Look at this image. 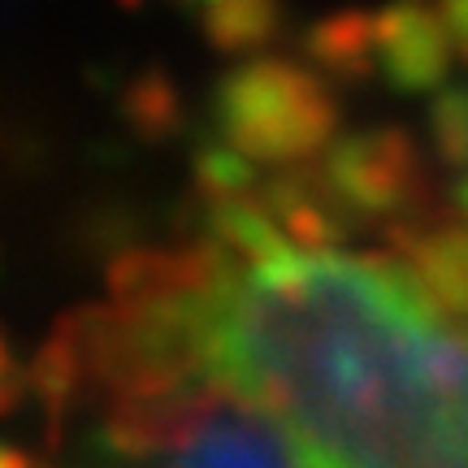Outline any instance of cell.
Segmentation results:
<instances>
[{"label": "cell", "instance_id": "1", "mask_svg": "<svg viewBox=\"0 0 468 468\" xmlns=\"http://www.w3.org/2000/svg\"><path fill=\"white\" fill-rule=\"evenodd\" d=\"M204 373L343 468H468V343L390 256L278 251L200 295Z\"/></svg>", "mask_w": 468, "mask_h": 468}, {"label": "cell", "instance_id": "2", "mask_svg": "<svg viewBox=\"0 0 468 468\" xmlns=\"http://www.w3.org/2000/svg\"><path fill=\"white\" fill-rule=\"evenodd\" d=\"M221 139L248 161L295 165L317 156L338 131V104L313 69L261 57L234 66L218 83Z\"/></svg>", "mask_w": 468, "mask_h": 468}, {"label": "cell", "instance_id": "3", "mask_svg": "<svg viewBox=\"0 0 468 468\" xmlns=\"http://www.w3.org/2000/svg\"><path fill=\"white\" fill-rule=\"evenodd\" d=\"M317 178L338 213L386 218V213H430L434 186L412 134L399 126H373L330 144Z\"/></svg>", "mask_w": 468, "mask_h": 468}, {"label": "cell", "instance_id": "4", "mask_svg": "<svg viewBox=\"0 0 468 468\" xmlns=\"http://www.w3.org/2000/svg\"><path fill=\"white\" fill-rule=\"evenodd\" d=\"M169 468H295V447L286 430L251 412H230L213 399L183 434L169 442Z\"/></svg>", "mask_w": 468, "mask_h": 468}, {"label": "cell", "instance_id": "5", "mask_svg": "<svg viewBox=\"0 0 468 468\" xmlns=\"http://www.w3.org/2000/svg\"><path fill=\"white\" fill-rule=\"evenodd\" d=\"M373 44L382 79L403 96H425L447 83L452 39L442 17L420 0H390L382 14H373Z\"/></svg>", "mask_w": 468, "mask_h": 468}, {"label": "cell", "instance_id": "6", "mask_svg": "<svg viewBox=\"0 0 468 468\" xmlns=\"http://www.w3.org/2000/svg\"><path fill=\"white\" fill-rule=\"evenodd\" d=\"M390 261L408 286L434 308L438 317L468 325V230L464 226H412L399 221L386 230Z\"/></svg>", "mask_w": 468, "mask_h": 468}, {"label": "cell", "instance_id": "7", "mask_svg": "<svg viewBox=\"0 0 468 468\" xmlns=\"http://www.w3.org/2000/svg\"><path fill=\"white\" fill-rule=\"evenodd\" d=\"M303 57L335 83L360 87L378 69V44H373V14L365 9H338L303 31Z\"/></svg>", "mask_w": 468, "mask_h": 468}, {"label": "cell", "instance_id": "8", "mask_svg": "<svg viewBox=\"0 0 468 468\" xmlns=\"http://www.w3.org/2000/svg\"><path fill=\"white\" fill-rule=\"evenodd\" d=\"M204 39L218 52H256L286 31L282 0H204L200 5Z\"/></svg>", "mask_w": 468, "mask_h": 468}, {"label": "cell", "instance_id": "9", "mask_svg": "<svg viewBox=\"0 0 468 468\" xmlns=\"http://www.w3.org/2000/svg\"><path fill=\"white\" fill-rule=\"evenodd\" d=\"M122 117L139 139L161 144L183 126V96L165 69H144L122 96Z\"/></svg>", "mask_w": 468, "mask_h": 468}, {"label": "cell", "instance_id": "10", "mask_svg": "<svg viewBox=\"0 0 468 468\" xmlns=\"http://www.w3.org/2000/svg\"><path fill=\"white\" fill-rule=\"evenodd\" d=\"M430 134L438 161L455 174L468 169V87H442L430 104Z\"/></svg>", "mask_w": 468, "mask_h": 468}, {"label": "cell", "instance_id": "11", "mask_svg": "<svg viewBox=\"0 0 468 468\" xmlns=\"http://www.w3.org/2000/svg\"><path fill=\"white\" fill-rule=\"evenodd\" d=\"M196 183H200L208 200H234V196H251L256 191V174H251L248 156L234 152L221 139V144H200V152H196Z\"/></svg>", "mask_w": 468, "mask_h": 468}, {"label": "cell", "instance_id": "12", "mask_svg": "<svg viewBox=\"0 0 468 468\" xmlns=\"http://www.w3.org/2000/svg\"><path fill=\"white\" fill-rule=\"evenodd\" d=\"M438 17L447 27L452 52L468 66V0H438Z\"/></svg>", "mask_w": 468, "mask_h": 468}, {"label": "cell", "instance_id": "13", "mask_svg": "<svg viewBox=\"0 0 468 468\" xmlns=\"http://www.w3.org/2000/svg\"><path fill=\"white\" fill-rule=\"evenodd\" d=\"M455 204H460V213L468 218V169H464V178H460V186H455Z\"/></svg>", "mask_w": 468, "mask_h": 468}, {"label": "cell", "instance_id": "14", "mask_svg": "<svg viewBox=\"0 0 468 468\" xmlns=\"http://www.w3.org/2000/svg\"><path fill=\"white\" fill-rule=\"evenodd\" d=\"M0 468H27V464H22V455H17V452L0 447Z\"/></svg>", "mask_w": 468, "mask_h": 468}, {"label": "cell", "instance_id": "15", "mask_svg": "<svg viewBox=\"0 0 468 468\" xmlns=\"http://www.w3.org/2000/svg\"><path fill=\"white\" fill-rule=\"evenodd\" d=\"M174 5H204V0H174Z\"/></svg>", "mask_w": 468, "mask_h": 468}]
</instances>
